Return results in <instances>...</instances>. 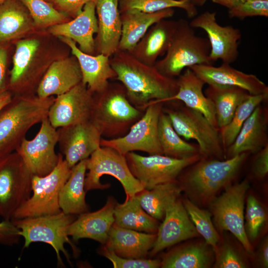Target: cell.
<instances>
[{
  "label": "cell",
  "mask_w": 268,
  "mask_h": 268,
  "mask_svg": "<svg viewBox=\"0 0 268 268\" xmlns=\"http://www.w3.org/2000/svg\"><path fill=\"white\" fill-rule=\"evenodd\" d=\"M115 79L124 86L131 102L144 110L152 103H163L178 91L176 79L165 76L154 66L145 64L130 53L118 50L110 58Z\"/></svg>",
  "instance_id": "obj_1"
},
{
  "label": "cell",
  "mask_w": 268,
  "mask_h": 268,
  "mask_svg": "<svg viewBox=\"0 0 268 268\" xmlns=\"http://www.w3.org/2000/svg\"><path fill=\"white\" fill-rule=\"evenodd\" d=\"M249 154L242 153L223 160L201 157L183 170L177 181L194 203L208 204L231 184Z\"/></svg>",
  "instance_id": "obj_2"
},
{
  "label": "cell",
  "mask_w": 268,
  "mask_h": 268,
  "mask_svg": "<svg viewBox=\"0 0 268 268\" xmlns=\"http://www.w3.org/2000/svg\"><path fill=\"white\" fill-rule=\"evenodd\" d=\"M53 96L13 95L0 111V158L15 152L28 130L48 117Z\"/></svg>",
  "instance_id": "obj_3"
},
{
  "label": "cell",
  "mask_w": 268,
  "mask_h": 268,
  "mask_svg": "<svg viewBox=\"0 0 268 268\" xmlns=\"http://www.w3.org/2000/svg\"><path fill=\"white\" fill-rule=\"evenodd\" d=\"M95 94L90 121L105 138L123 136L143 114L131 102L123 85L109 83Z\"/></svg>",
  "instance_id": "obj_4"
},
{
  "label": "cell",
  "mask_w": 268,
  "mask_h": 268,
  "mask_svg": "<svg viewBox=\"0 0 268 268\" xmlns=\"http://www.w3.org/2000/svg\"><path fill=\"white\" fill-rule=\"evenodd\" d=\"M194 29L185 19L177 21L169 47L154 65L161 73L175 78L193 66L212 64L208 39L197 36Z\"/></svg>",
  "instance_id": "obj_5"
},
{
  "label": "cell",
  "mask_w": 268,
  "mask_h": 268,
  "mask_svg": "<svg viewBox=\"0 0 268 268\" xmlns=\"http://www.w3.org/2000/svg\"><path fill=\"white\" fill-rule=\"evenodd\" d=\"M177 133L186 140L197 142L202 157L225 159L219 129L213 126L200 112L178 104L164 108Z\"/></svg>",
  "instance_id": "obj_6"
},
{
  "label": "cell",
  "mask_w": 268,
  "mask_h": 268,
  "mask_svg": "<svg viewBox=\"0 0 268 268\" xmlns=\"http://www.w3.org/2000/svg\"><path fill=\"white\" fill-rule=\"evenodd\" d=\"M74 215L67 214L63 211L59 213L33 217L13 219L11 221L20 231L24 238V247L27 248L32 243L43 242L51 245L54 249L58 265L64 266L61 253L70 263L69 254L65 248V244L71 246L74 255L78 250L69 240L68 230L75 219Z\"/></svg>",
  "instance_id": "obj_7"
},
{
  "label": "cell",
  "mask_w": 268,
  "mask_h": 268,
  "mask_svg": "<svg viewBox=\"0 0 268 268\" xmlns=\"http://www.w3.org/2000/svg\"><path fill=\"white\" fill-rule=\"evenodd\" d=\"M71 171V168L64 159L63 155L59 153L58 163L50 173L43 176L33 175L31 195L16 211L12 220L55 214L61 212L60 193Z\"/></svg>",
  "instance_id": "obj_8"
},
{
  "label": "cell",
  "mask_w": 268,
  "mask_h": 268,
  "mask_svg": "<svg viewBox=\"0 0 268 268\" xmlns=\"http://www.w3.org/2000/svg\"><path fill=\"white\" fill-rule=\"evenodd\" d=\"M84 189L86 192L93 190H104L110 184H102L100 178L104 175L114 177L121 184L126 198L134 197L144 189V186L132 173L125 155L112 148L99 147L86 160Z\"/></svg>",
  "instance_id": "obj_9"
},
{
  "label": "cell",
  "mask_w": 268,
  "mask_h": 268,
  "mask_svg": "<svg viewBox=\"0 0 268 268\" xmlns=\"http://www.w3.org/2000/svg\"><path fill=\"white\" fill-rule=\"evenodd\" d=\"M250 187V184L246 180L231 184L208 204L217 230L230 232L246 252L252 256L253 247L244 227L245 201Z\"/></svg>",
  "instance_id": "obj_10"
},
{
  "label": "cell",
  "mask_w": 268,
  "mask_h": 268,
  "mask_svg": "<svg viewBox=\"0 0 268 268\" xmlns=\"http://www.w3.org/2000/svg\"><path fill=\"white\" fill-rule=\"evenodd\" d=\"M32 177L16 151L0 158V216L3 220H11L30 197Z\"/></svg>",
  "instance_id": "obj_11"
},
{
  "label": "cell",
  "mask_w": 268,
  "mask_h": 268,
  "mask_svg": "<svg viewBox=\"0 0 268 268\" xmlns=\"http://www.w3.org/2000/svg\"><path fill=\"white\" fill-rule=\"evenodd\" d=\"M163 107V103L147 104L142 116L126 134L115 138H102L101 146L112 148L124 155L136 151L163 154L158 133L159 118Z\"/></svg>",
  "instance_id": "obj_12"
},
{
  "label": "cell",
  "mask_w": 268,
  "mask_h": 268,
  "mask_svg": "<svg viewBox=\"0 0 268 268\" xmlns=\"http://www.w3.org/2000/svg\"><path fill=\"white\" fill-rule=\"evenodd\" d=\"M125 157L132 173L146 190L177 180L183 170L202 157L200 154L183 159L163 154L145 156L134 152L128 153Z\"/></svg>",
  "instance_id": "obj_13"
},
{
  "label": "cell",
  "mask_w": 268,
  "mask_h": 268,
  "mask_svg": "<svg viewBox=\"0 0 268 268\" xmlns=\"http://www.w3.org/2000/svg\"><path fill=\"white\" fill-rule=\"evenodd\" d=\"M41 123L35 137L30 140L25 138L16 151L33 175L43 176L50 173L58 163L59 154L55 147L59 136L57 129L47 117Z\"/></svg>",
  "instance_id": "obj_14"
},
{
  "label": "cell",
  "mask_w": 268,
  "mask_h": 268,
  "mask_svg": "<svg viewBox=\"0 0 268 268\" xmlns=\"http://www.w3.org/2000/svg\"><path fill=\"white\" fill-rule=\"evenodd\" d=\"M94 96L82 82L57 96L51 106L48 119L56 129L91 120Z\"/></svg>",
  "instance_id": "obj_15"
},
{
  "label": "cell",
  "mask_w": 268,
  "mask_h": 268,
  "mask_svg": "<svg viewBox=\"0 0 268 268\" xmlns=\"http://www.w3.org/2000/svg\"><path fill=\"white\" fill-rule=\"evenodd\" d=\"M216 14L214 12L205 11L194 17L189 24L192 28L201 29L207 34L210 47L209 58L212 63L220 60L222 63L230 65L238 57L241 33L231 25L218 24Z\"/></svg>",
  "instance_id": "obj_16"
},
{
  "label": "cell",
  "mask_w": 268,
  "mask_h": 268,
  "mask_svg": "<svg viewBox=\"0 0 268 268\" xmlns=\"http://www.w3.org/2000/svg\"><path fill=\"white\" fill-rule=\"evenodd\" d=\"M57 131L62 154L70 168L88 158L101 146V134L91 121L61 127Z\"/></svg>",
  "instance_id": "obj_17"
},
{
  "label": "cell",
  "mask_w": 268,
  "mask_h": 268,
  "mask_svg": "<svg viewBox=\"0 0 268 268\" xmlns=\"http://www.w3.org/2000/svg\"><path fill=\"white\" fill-rule=\"evenodd\" d=\"M200 236L180 198L167 209L148 255L152 258L165 249Z\"/></svg>",
  "instance_id": "obj_18"
},
{
  "label": "cell",
  "mask_w": 268,
  "mask_h": 268,
  "mask_svg": "<svg viewBox=\"0 0 268 268\" xmlns=\"http://www.w3.org/2000/svg\"><path fill=\"white\" fill-rule=\"evenodd\" d=\"M59 38L69 47L71 54L76 59L82 74V83L94 94L105 90L110 80L116 77L110 64V58L101 54L94 56L85 53L71 39L64 37Z\"/></svg>",
  "instance_id": "obj_19"
},
{
  "label": "cell",
  "mask_w": 268,
  "mask_h": 268,
  "mask_svg": "<svg viewBox=\"0 0 268 268\" xmlns=\"http://www.w3.org/2000/svg\"><path fill=\"white\" fill-rule=\"evenodd\" d=\"M189 68L208 85L237 86L251 95L268 93V87L256 75L236 69L230 64L197 65Z\"/></svg>",
  "instance_id": "obj_20"
},
{
  "label": "cell",
  "mask_w": 268,
  "mask_h": 268,
  "mask_svg": "<svg viewBox=\"0 0 268 268\" xmlns=\"http://www.w3.org/2000/svg\"><path fill=\"white\" fill-rule=\"evenodd\" d=\"M117 202L109 196L101 208L78 215L68 230V235L74 241L90 239L104 245L107 242L114 224V209Z\"/></svg>",
  "instance_id": "obj_21"
},
{
  "label": "cell",
  "mask_w": 268,
  "mask_h": 268,
  "mask_svg": "<svg viewBox=\"0 0 268 268\" xmlns=\"http://www.w3.org/2000/svg\"><path fill=\"white\" fill-rule=\"evenodd\" d=\"M50 32L57 37H64L74 41L83 52L92 55L95 47L94 35L98 32L94 0L86 3L74 19L51 26Z\"/></svg>",
  "instance_id": "obj_22"
},
{
  "label": "cell",
  "mask_w": 268,
  "mask_h": 268,
  "mask_svg": "<svg viewBox=\"0 0 268 268\" xmlns=\"http://www.w3.org/2000/svg\"><path fill=\"white\" fill-rule=\"evenodd\" d=\"M262 104L244 123L234 141L226 149L225 159L242 153L257 152L268 144V111Z\"/></svg>",
  "instance_id": "obj_23"
},
{
  "label": "cell",
  "mask_w": 268,
  "mask_h": 268,
  "mask_svg": "<svg viewBox=\"0 0 268 268\" xmlns=\"http://www.w3.org/2000/svg\"><path fill=\"white\" fill-rule=\"evenodd\" d=\"M94 0L98 23V52L111 58L118 50L121 36L119 0Z\"/></svg>",
  "instance_id": "obj_24"
},
{
  "label": "cell",
  "mask_w": 268,
  "mask_h": 268,
  "mask_svg": "<svg viewBox=\"0 0 268 268\" xmlns=\"http://www.w3.org/2000/svg\"><path fill=\"white\" fill-rule=\"evenodd\" d=\"M82 81L78 63L74 58H66L52 63L42 78L36 95L46 98L65 93Z\"/></svg>",
  "instance_id": "obj_25"
},
{
  "label": "cell",
  "mask_w": 268,
  "mask_h": 268,
  "mask_svg": "<svg viewBox=\"0 0 268 268\" xmlns=\"http://www.w3.org/2000/svg\"><path fill=\"white\" fill-rule=\"evenodd\" d=\"M177 21L162 19L151 26L130 53L139 61L154 66L172 42Z\"/></svg>",
  "instance_id": "obj_26"
},
{
  "label": "cell",
  "mask_w": 268,
  "mask_h": 268,
  "mask_svg": "<svg viewBox=\"0 0 268 268\" xmlns=\"http://www.w3.org/2000/svg\"><path fill=\"white\" fill-rule=\"evenodd\" d=\"M176 80L177 93L165 102L179 101L188 107L201 113L213 126L218 128L213 106L202 91L204 82L190 68L185 69Z\"/></svg>",
  "instance_id": "obj_27"
},
{
  "label": "cell",
  "mask_w": 268,
  "mask_h": 268,
  "mask_svg": "<svg viewBox=\"0 0 268 268\" xmlns=\"http://www.w3.org/2000/svg\"><path fill=\"white\" fill-rule=\"evenodd\" d=\"M156 238V233L139 232L112 226L104 245L119 256L134 259L146 258Z\"/></svg>",
  "instance_id": "obj_28"
},
{
  "label": "cell",
  "mask_w": 268,
  "mask_h": 268,
  "mask_svg": "<svg viewBox=\"0 0 268 268\" xmlns=\"http://www.w3.org/2000/svg\"><path fill=\"white\" fill-rule=\"evenodd\" d=\"M122 32L118 50L130 52L150 27L157 22L174 15L173 8L153 13L137 10L121 12Z\"/></svg>",
  "instance_id": "obj_29"
},
{
  "label": "cell",
  "mask_w": 268,
  "mask_h": 268,
  "mask_svg": "<svg viewBox=\"0 0 268 268\" xmlns=\"http://www.w3.org/2000/svg\"><path fill=\"white\" fill-rule=\"evenodd\" d=\"M40 46L37 39L17 41L13 57V65L9 73V91L21 93L33 87L35 83L31 70L32 62Z\"/></svg>",
  "instance_id": "obj_30"
},
{
  "label": "cell",
  "mask_w": 268,
  "mask_h": 268,
  "mask_svg": "<svg viewBox=\"0 0 268 268\" xmlns=\"http://www.w3.org/2000/svg\"><path fill=\"white\" fill-rule=\"evenodd\" d=\"M213 248L204 242L184 244L168 252L161 260L162 268H207L214 258Z\"/></svg>",
  "instance_id": "obj_31"
},
{
  "label": "cell",
  "mask_w": 268,
  "mask_h": 268,
  "mask_svg": "<svg viewBox=\"0 0 268 268\" xmlns=\"http://www.w3.org/2000/svg\"><path fill=\"white\" fill-rule=\"evenodd\" d=\"M86 160L80 161L71 168L70 175L60 192V207L66 214L78 215L89 212L84 189Z\"/></svg>",
  "instance_id": "obj_32"
},
{
  "label": "cell",
  "mask_w": 268,
  "mask_h": 268,
  "mask_svg": "<svg viewBox=\"0 0 268 268\" xmlns=\"http://www.w3.org/2000/svg\"><path fill=\"white\" fill-rule=\"evenodd\" d=\"M182 192L177 180L144 189L134 197L142 208L158 220L163 219L167 209L180 198Z\"/></svg>",
  "instance_id": "obj_33"
},
{
  "label": "cell",
  "mask_w": 268,
  "mask_h": 268,
  "mask_svg": "<svg viewBox=\"0 0 268 268\" xmlns=\"http://www.w3.org/2000/svg\"><path fill=\"white\" fill-rule=\"evenodd\" d=\"M205 95L211 102L219 129L231 121L239 104L250 94L237 86L208 85Z\"/></svg>",
  "instance_id": "obj_34"
},
{
  "label": "cell",
  "mask_w": 268,
  "mask_h": 268,
  "mask_svg": "<svg viewBox=\"0 0 268 268\" xmlns=\"http://www.w3.org/2000/svg\"><path fill=\"white\" fill-rule=\"evenodd\" d=\"M33 23L26 8L16 0L0 3V43L14 40L28 32Z\"/></svg>",
  "instance_id": "obj_35"
},
{
  "label": "cell",
  "mask_w": 268,
  "mask_h": 268,
  "mask_svg": "<svg viewBox=\"0 0 268 268\" xmlns=\"http://www.w3.org/2000/svg\"><path fill=\"white\" fill-rule=\"evenodd\" d=\"M114 224L118 226L139 232L156 233L160 223L148 214L134 196L117 203L114 209Z\"/></svg>",
  "instance_id": "obj_36"
},
{
  "label": "cell",
  "mask_w": 268,
  "mask_h": 268,
  "mask_svg": "<svg viewBox=\"0 0 268 268\" xmlns=\"http://www.w3.org/2000/svg\"><path fill=\"white\" fill-rule=\"evenodd\" d=\"M158 133L163 155L183 159L200 154L198 144L187 142L181 138L175 131L168 116L163 110L159 118Z\"/></svg>",
  "instance_id": "obj_37"
},
{
  "label": "cell",
  "mask_w": 268,
  "mask_h": 268,
  "mask_svg": "<svg viewBox=\"0 0 268 268\" xmlns=\"http://www.w3.org/2000/svg\"><path fill=\"white\" fill-rule=\"evenodd\" d=\"M268 98V93L249 94L238 105L230 122L219 129L224 151L233 143L244 123L255 108Z\"/></svg>",
  "instance_id": "obj_38"
},
{
  "label": "cell",
  "mask_w": 268,
  "mask_h": 268,
  "mask_svg": "<svg viewBox=\"0 0 268 268\" xmlns=\"http://www.w3.org/2000/svg\"><path fill=\"white\" fill-rule=\"evenodd\" d=\"M120 13L129 10H137L153 13L168 8L183 9L187 16L193 18L197 15L196 5L192 0H119Z\"/></svg>",
  "instance_id": "obj_39"
},
{
  "label": "cell",
  "mask_w": 268,
  "mask_h": 268,
  "mask_svg": "<svg viewBox=\"0 0 268 268\" xmlns=\"http://www.w3.org/2000/svg\"><path fill=\"white\" fill-rule=\"evenodd\" d=\"M182 200L197 231L214 250L219 244L220 237L212 220L211 213L200 208L187 198Z\"/></svg>",
  "instance_id": "obj_40"
},
{
  "label": "cell",
  "mask_w": 268,
  "mask_h": 268,
  "mask_svg": "<svg viewBox=\"0 0 268 268\" xmlns=\"http://www.w3.org/2000/svg\"><path fill=\"white\" fill-rule=\"evenodd\" d=\"M28 10L33 24L40 27L52 26L67 19V15L55 8L45 0H20Z\"/></svg>",
  "instance_id": "obj_41"
},
{
  "label": "cell",
  "mask_w": 268,
  "mask_h": 268,
  "mask_svg": "<svg viewBox=\"0 0 268 268\" xmlns=\"http://www.w3.org/2000/svg\"><path fill=\"white\" fill-rule=\"evenodd\" d=\"M267 219L265 207L254 196L249 195L247 199L244 213V227L251 243L258 238Z\"/></svg>",
  "instance_id": "obj_42"
},
{
  "label": "cell",
  "mask_w": 268,
  "mask_h": 268,
  "mask_svg": "<svg viewBox=\"0 0 268 268\" xmlns=\"http://www.w3.org/2000/svg\"><path fill=\"white\" fill-rule=\"evenodd\" d=\"M99 254L108 259L115 268H157L161 260L153 259H134L119 256L104 245L98 249Z\"/></svg>",
  "instance_id": "obj_43"
},
{
  "label": "cell",
  "mask_w": 268,
  "mask_h": 268,
  "mask_svg": "<svg viewBox=\"0 0 268 268\" xmlns=\"http://www.w3.org/2000/svg\"><path fill=\"white\" fill-rule=\"evenodd\" d=\"M216 268H245L247 263L234 248L229 244L224 243L214 250Z\"/></svg>",
  "instance_id": "obj_44"
},
{
  "label": "cell",
  "mask_w": 268,
  "mask_h": 268,
  "mask_svg": "<svg viewBox=\"0 0 268 268\" xmlns=\"http://www.w3.org/2000/svg\"><path fill=\"white\" fill-rule=\"evenodd\" d=\"M230 18L243 19L248 17H268V0H246L228 9Z\"/></svg>",
  "instance_id": "obj_45"
},
{
  "label": "cell",
  "mask_w": 268,
  "mask_h": 268,
  "mask_svg": "<svg viewBox=\"0 0 268 268\" xmlns=\"http://www.w3.org/2000/svg\"><path fill=\"white\" fill-rule=\"evenodd\" d=\"M20 231L11 220L0 222V245L12 246L19 243Z\"/></svg>",
  "instance_id": "obj_46"
},
{
  "label": "cell",
  "mask_w": 268,
  "mask_h": 268,
  "mask_svg": "<svg viewBox=\"0 0 268 268\" xmlns=\"http://www.w3.org/2000/svg\"><path fill=\"white\" fill-rule=\"evenodd\" d=\"M60 11L76 17L82 10L84 5L94 0H51Z\"/></svg>",
  "instance_id": "obj_47"
},
{
  "label": "cell",
  "mask_w": 268,
  "mask_h": 268,
  "mask_svg": "<svg viewBox=\"0 0 268 268\" xmlns=\"http://www.w3.org/2000/svg\"><path fill=\"white\" fill-rule=\"evenodd\" d=\"M253 172L258 179L266 177L268 173V144L257 152L255 158Z\"/></svg>",
  "instance_id": "obj_48"
},
{
  "label": "cell",
  "mask_w": 268,
  "mask_h": 268,
  "mask_svg": "<svg viewBox=\"0 0 268 268\" xmlns=\"http://www.w3.org/2000/svg\"><path fill=\"white\" fill-rule=\"evenodd\" d=\"M7 52L0 46V94L9 91V77L7 73Z\"/></svg>",
  "instance_id": "obj_49"
},
{
  "label": "cell",
  "mask_w": 268,
  "mask_h": 268,
  "mask_svg": "<svg viewBox=\"0 0 268 268\" xmlns=\"http://www.w3.org/2000/svg\"><path fill=\"white\" fill-rule=\"evenodd\" d=\"M258 262L262 268L268 267V239L266 237L261 242L258 251Z\"/></svg>",
  "instance_id": "obj_50"
},
{
  "label": "cell",
  "mask_w": 268,
  "mask_h": 268,
  "mask_svg": "<svg viewBox=\"0 0 268 268\" xmlns=\"http://www.w3.org/2000/svg\"><path fill=\"white\" fill-rule=\"evenodd\" d=\"M213 2L224 6L228 9H231L241 4L246 0H210Z\"/></svg>",
  "instance_id": "obj_51"
},
{
  "label": "cell",
  "mask_w": 268,
  "mask_h": 268,
  "mask_svg": "<svg viewBox=\"0 0 268 268\" xmlns=\"http://www.w3.org/2000/svg\"><path fill=\"white\" fill-rule=\"evenodd\" d=\"M12 94L9 91H6L0 94V111L12 99Z\"/></svg>",
  "instance_id": "obj_52"
},
{
  "label": "cell",
  "mask_w": 268,
  "mask_h": 268,
  "mask_svg": "<svg viewBox=\"0 0 268 268\" xmlns=\"http://www.w3.org/2000/svg\"><path fill=\"white\" fill-rule=\"evenodd\" d=\"M196 5H202L206 0H192Z\"/></svg>",
  "instance_id": "obj_53"
},
{
  "label": "cell",
  "mask_w": 268,
  "mask_h": 268,
  "mask_svg": "<svg viewBox=\"0 0 268 268\" xmlns=\"http://www.w3.org/2000/svg\"><path fill=\"white\" fill-rule=\"evenodd\" d=\"M5 0H0V3H1L2 2L4 1Z\"/></svg>",
  "instance_id": "obj_54"
}]
</instances>
